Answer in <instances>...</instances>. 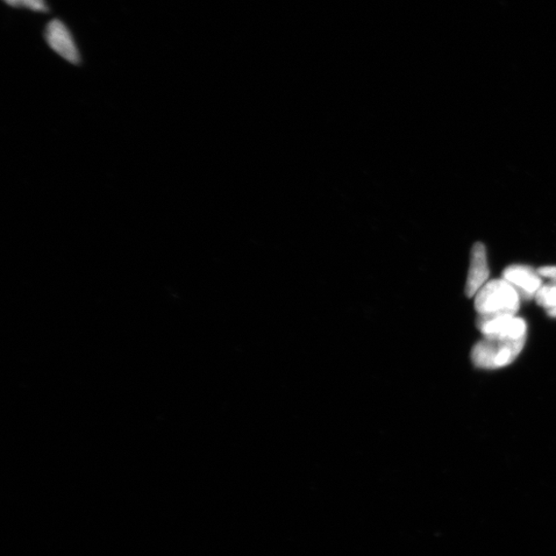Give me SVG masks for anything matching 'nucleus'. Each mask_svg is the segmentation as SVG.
I'll use <instances>...</instances> for the list:
<instances>
[{"mask_svg":"<svg viewBox=\"0 0 556 556\" xmlns=\"http://www.w3.org/2000/svg\"><path fill=\"white\" fill-rule=\"evenodd\" d=\"M526 338L484 337L472 348L471 359L476 367L495 370L509 366L515 362L525 345Z\"/></svg>","mask_w":556,"mask_h":556,"instance_id":"obj_2","label":"nucleus"},{"mask_svg":"<svg viewBox=\"0 0 556 556\" xmlns=\"http://www.w3.org/2000/svg\"><path fill=\"white\" fill-rule=\"evenodd\" d=\"M538 273L542 277L548 278L551 281H556V266H544L538 269Z\"/></svg>","mask_w":556,"mask_h":556,"instance_id":"obj_9","label":"nucleus"},{"mask_svg":"<svg viewBox=\"0 0 556 556\" xmlns=\"http://www.w3.org/2000/svg\"><path fill=\"white\" fill-rule=\"evenodd\" d=\"M503 278L515 287L519 295L525 299H532L536 296L538 291L543 286L542 276L538 270L525 265H511L504 270Z\"/></svg>","mask_w":556,"mask_h":556,"instance_id":"obj_5","label":"nucleus"},{"mask_svg":"<svg viewBox=\"0 0 556 556\" xmlns=\"http://www.w3.org/2000/svg\"><path fill=\"white\" fill-rule=\"evenodd\" d=\"M477 327L484 337L526 338V322L524 318L516 316L480 317L477 320Z\"/></svg>","mask_w":556,"mask_h":556,"instance_id":"obj_3","label":"nucleus"},{"mask_svg":"<svg viewBox=\"0 0 556 556\" xmlns=\"http://www.w3.org/2000/svg\"><path fill=\"white\" fill-rule=\"evenodd\" d=\"M6 4L13 8H24L35 12H48L45 0H4Z\"/></svg>","mask_w":556,"mask_h":556,"instance_id":"obj_8","label":"nucleus"},{"mask_svg":"<svg viewBox=\"0 0 556 556\" xmlns=\"http://www.w3.org/2000/svg\"><path fill=\"white\" fill-rule=\"evenodd\" d=\"M520 295L507 281L488 282L475 296V309L480 317L516 316Z\"/></svg>","mask_w":556,"mask_h":556,"instance_id":"obj_1","label":"nucleus"},{"mask_svg":"<svg viewBox=\"0 0 556 556\" xmlns=\"http://www.w3.org/2000/svg\"><path fill=\"white\" fill-rule=\"evenodd\" d=\"M46 40L49 48L63 59L78 64L81 61L80 52L68 28L60 20H53L46 28Z\"/></svg>","mask_w":556,"mask_h":556,"instance_id":"obj_4","label":"nucleus"},{"mask_svg":"<svg viewBox=\"0 0 556 556\" xmlns=\"http://www.w3.org/2000/svg\"><path fill=\"white\" fill-rule=\"evenodd\" d=\"M547 315L556 318V308L551 310H547Z\"/></svg>","mask_w":556,"mask_h":556,"instance_id":"obj_10","label":"nucleus"},{"mask_svg":"<svg viewBox=\"0 0 556 556\" xmlns=\"http://www.w3.org/2000/svg\"><path fill=\"white\" fill-rule=\"evenodd\" d=\"M489 268L487 248L482 242H476L471 251V260L466 282L465 293L467 297L476 296L481 288L488 282Z\"/></svg>","mask_w":556,"mask_h":556,"instance_id":"obj_6","label":"nucleus"},{"mask_svg":"<svg viewBox=\"0 0 556 556\" xmlns=\"http://www.w3.org/2000/svg\"><path fill=\"white\" fill-rule=\"evenodd\" d=\"M534 300L546 310H551L556 308V281H552L549 283L543 284L538 291Z\"/></svg>","mask_w":556,"mask_h":556,"instance_id":"obj_7","label":"nucleus"}]
</instances>
